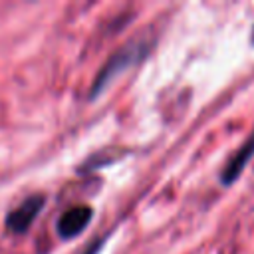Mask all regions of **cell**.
<instances>
[{
  "label": "cell",
  "instance_id": "cell-1",
  "mask_svg": "<svg viewBox=\"0 0 254 254\" xmlns=\"http://www.w3.org/2000/svg\"><path fill=\"white\" fill-rule=\"evenodd\" d=\"M145 50H147V46L145 44H141V42H131V44H125L113 58H109V62H107V65L99 71V75H97V79H95V83H93V89H91V95L93 93H97L101 87H105L107 85V81L113 77V75H117L119 71H123L125 67H129V65H133L143 54H145Z\"/></svg>",
  "mask_w": 254,
  "mask_h": 254
},
{
  "label": "cell",
  "instance_id": "cell-2",
  "mask_svg": "<svg viewBox=\"0 0 254 254\" xmlns=\"http://www.w3.org/2000/svg\"><path fill=\"white\" fill-rule=\"evenodd\" d=\"M44 206V194H32L28 196L22 204H18L12 212H8L6 216V226L12 232H26L32 222L36 220V216L40 214Z\"/></svg>",
  "mask_w": 254,
  "mask_h": 254
},
{
  "label": "cell",
  "instance_id": "cell-3",
  "mask_svg": "<svg viewBox=\"0 0 254 254\" xmlns=\"http://www.w3.org/2000/svg\"><path fill=\"white\" fill-rule=\"evenodd\" d=\"M91 216H93V210L87 204H75V206L67 208L58 218L56 230H58V234L62 238H73V236H77L87 226V222L91 220Z\"/></svg>",
  "mask_w": 254,
  "mask_h": 254
},
{
  "label": "cell",
  "instance_id": "cell-4",
  "mask_svg": "<svg viewBox=\"0 0 254 254\" xmlns=\"http://www.w3.org/2000/svg\"><path fill=\"white\" fill-rule=\"evenodd\" d=\"M252 155H254V131H252L250 137L244 141V145L226 161V165H224V169H222V173H220L222 183L228 185V183L236 181V177L240 175V171L244 169V165L250 161Z\"/></svg>",
  "mask_w": 254,
  "mask_h": 254
}]
</instances>
